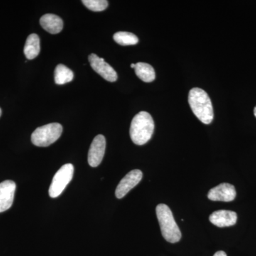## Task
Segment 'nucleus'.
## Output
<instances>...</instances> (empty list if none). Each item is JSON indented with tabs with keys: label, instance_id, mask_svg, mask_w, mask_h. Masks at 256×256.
I'll use <instances>...</instances> for the list:
<instances>
[{
	"label": "nucleus",
	"instance_id": "obj_5",
	"mask_svg": "<svg viewBox=\"0 0 256 256\" xmlns=\"http://www.w3.org/2000/svg\"><path fill=\"white\" fill-rule=\"evenodd\" d=\"M74 166L73 164L64 165L55 174L50 188V196L57 198L63 193L69 183L74 178Z\"/></svg>",
	"mask_w": 256,
	"mask_h": 256
},
{
	"label": "nucleus",
	"instance_id": "obj_12",
	"mask_svg": "<svg viewBox=\"0 0 256 256\" xmlns=\"http://www.w3.org/2000/svg\"><path fill=\"white\" fill-rule=\"evenodd\" d=\"M42 28L52 34H57L64 28V22L57 15L48 14L42 16L40 20Z\"/></svg>",
	"mask_w": 256,
	"mask_h": 256
},
{
	"label": "nucleus",
	"instance_id": "obj_17",
	"mask_svg": "<svg viewBox=\"0 0 256 256\" xmlns=\"http://www.w3.org/2000/svg\"><path fill=\"white\" fill-rule=\"evenodd\" d=\"M82 2L88 9L96 12L104 11L108 6V2L106 0H84Z\"/></svg>",
	"mask_w": 256,
	"mask_h": 256
},
{
	"label": "nucleus",
	"instance_id": "obj_10",
	"mask_svg": "<svg viewBox=\"0 0 256 256\" xmlns=\"http://www.w3.org/2000/svg\"><path fill=\"white\" fill-rule=\"evenodd\" d=\"M236 197V191L233 185L230 184H222L216 188L210 190L208 192V198L210 201L232 202Z\"/></svg>",
	"mask_w": 256,
	"mask_h": 256
},
{
	"label": "nucleus",
	"instance_id": "obj_8",
	"mask_svg": "<svg viewBox=\"0 0 256 256\" xmlns=\"http://www.w3.org/2000/svg\"><path fill=\"white\" fill-rule=\"evenodd\" d=\"M106 140L102 134H99L92 141L88 153V164L92 168L98 166L105 156Z\"/></svg>",
	"mask_w": 256,
	"mask_h": 256
},
{
	"label": "nucleus",
	"instance_id": "obj_7",
	"mask_svg": "<svg viewBox=\"0 0 256 256\" xmlns=\"http://www.w3.org/2000/svg\"><path fill=\"white\" fill-rule=\"evenodd\" d=\"M89 62L96 73L98 74L108 82H116L118 78L116 70L108 64L106 63L104 58H100L97 55L92 54L89 56Z\"/></svg>",
	"mask_w": 256,
	"mask_h": 256
},
{
	"label": "nucleus",
	"instance_id": "obj_16",
	"mask_svg": "<svg viewBox=\"0 0 256 256\" xmlns=\"http://www.w3.org/2000/svg\"><path fill=\"white\" fill-rule=\"evenodd\" d=\"M114 38L116 43L121 46H133L139 42L138 36L130 32H118L114 35Z\"/></svg>",
	"mask_w": 256,
	"mask_h": 256
},
{
	"label": "nucleus",
	"instance_id": "obj_2",
	"mask_svg": "<svg viewBox=\"0 0 256 256\" xmlns=\"http://www.w3.org/2000/svg\"><path fill=\"white\" fill-rule=\"evenodd\" d=\"M154 131V120L150 114L142 111L134 116L130 130L134 144L140 146L146 144L152 138Z\"/></svg>",
	"mask_w": 256,
	"mask_h": 256
},
{
	"label": "nucleus",
	"instance_id": "obj_1",
	"mask_svg": "<svg viewBox=\"0 0 256 256\" xmlns=\"http://www.w3.org/2000/svg\"><path fill=\"white\" fill-rule=\"evenodd\" d=\"M188 104L192 112L202 124H210L213 122V106L206 92L198 88L192 89L188 95Z\"/></svg>",
	"mask_w": 256,
	"mask_h": 256
},
{
	"label": "nucleus",
	"instance_id": "obj_15",
	"mask_svg": "<svg viewBox=\"0 0 256 256\" xmlns=\"http://www.w3.org/2000/svg\"><path fill=\"white\" fill-rule=\"evenodd\" d=\"M74 78V72L63 64H60L56 68L55 82L57 85L68 84L72 82Z\"/></svg>",
	"mask_w": 256,
	"mask_h": 256
},
{
	"label": "nucleus",
	"instance_id": "obj_21",
	"mask_svg": "<svg viewBox=\"0 0 256 256\" xmlns=\"http://www.w3.org/2000/svg\"><path fill=\"white\" fill-rule=\"evenodd\" d=\"M2 114V109L0 108V118H1Z\"/></svg>",
	"mask_w": 256,
	"mask_h": 256
},
{
	"label": "nucleus",
	"instance_id": "obj_9",
	"mask_svg": "<svg viewBox=\"0 0 256 256\" xmlns=\"http://www.w3.org/2000/svg\"><path fill=\"white\" fill-rule=\"evenodd\" d=\"M16 188V184L11 180L0 184V213L9 210L12 206Z\"/></svg>",
	"mask_w": 256,
	"mask_h": 256
},
{
	"label": "nucleus",
	"instance_id": "obj_4",
	"mask_svg": "<svg viewBox=\"0 0 256 256\" xmlns=\"http://www.w3.org/2000/svg\"><path fill=\"white\" fill-rule=\"evenodd\" d=\"M63 127L60 124H52L38 128L32 136L35 146L46 148L56 142L62 136Z\"/></svg>",
	"mask_w": 256,
	"mask_h": 256
},
{
	"label": "nucleus",
	"instance_id": "obj_20",
	"mask_svg": "<svg viewBox=\"0 0 256 256\" xmlns=\"http://www.w3.org/2000/svg\"><path fill=\"white\" fill-rule=\"evenodd\" d=\"M254 114H255V116L256 118V106L255 109H254Z\"/></svg>",
	"mask_w": 256,
	"mask_h": 256
},
{
	"label": "nucleus",
	"instance_id": "obj_11",
	"mask_svg": "<svg viewBox=\"0 0 256 256\" xmlns=\"http://www.w3.org/2000/svg\"><path fill=\"white\" fill-rule=\"evenodd\" d=\"M210 223L220 228L233 226L236 224L238 216L232 210H220L210 216Z\"/></svg>",
	"mask_w": 256,
	"mask_h": 256
},
{
	"label": "nucleus",
	"instance_id": "obj_19",
	"mask_svg": "<svg viewBox=\"0 0 256 256\" xmlns=\"http://www.w3.org/2000/svg\"><path fill=\"white\" fill-rule=\"evenodd\" d=\"M131 68H136V64H132V65H131Z\"/></svg>",
	"mask_w": 256,
	"mask_h": 256
},
{
	"label": "nucleus",
	"instance_id": "obj_3",
	"mask_svg": "<svg viewBox=\"0 0 256 256\" xmlns=\"http://www.w3.org/2000/svg\"><path fill=\"white\" fill-rule=\"evenodd\" d=\"M156 212L162 234L165 240L171 244L180 242L182 238L181 230L175 222L174 216L169 206L165 204L158 205Z\"/></svg>",
	"mask_w": 256,
	"mask_h": 256
},
{
	"label": "nucleus",
	"instance_id": "obj_14",
	"mask_svg": "<svg viewBox=\"0 0 256 256\" xmlns=\"http://www.w3.org/2000/svg\"><path fill=\"white\" fill-rule=\"evenodd\" d=\"M136 75L138 78L146 82H152L156 80V74L154 69L150 64L138 63L136 64Z\"/></svg>",
	"mask_w": 256,
	"mask_h": 256
},
{
	"label": "nucleus",
	"instance_id": "obj_18",
	"mask_svg": "<svg viewBox=\"0 0 256 256\" xmlns=\"http://www.w3.org/2000/svg\"><path fill=\"white\" fill-rule=\"evenodd\" d=\"M214 256H227L226 254L224 252H218Z\"/></svg>",
	"mask_w": 256,
	"mask_h": 256
},
{
	"label": "nucleus",
	"instance_id": "obj_6",
	"mask_svg": "<svg viewBox=\"0 0 256 256\" xmlns=\"http://www.w3.org/2000/svg\"><path fill=\"white\" fill-rule=\"evenodd\" d=\"M143 174L139 170H133L127 175L120 182L116 188V196L119 200L124 198L132 188H136L142 181Z\"/></svg>",
	"mask_w": 256,
	"mask_h": 256
},
{
	"label": "nucleus",
	"instance_id": "obj_13",
	"mask_svg": "<svg viewBox=\"0 0 256 256\" xmlns=\"http://www.w3.org/2000/svg\"><path fill=\"white\" fill-rule=\"evenodd\" d=\"M41 52L40 46V38L38 35L33 34L30 35L26 40L25 44L24 52L25 56L28 60H33L40 55Z\"/></svg>",
	"mask_w": 256,
	"mask_h": 256
}]
</instances>
